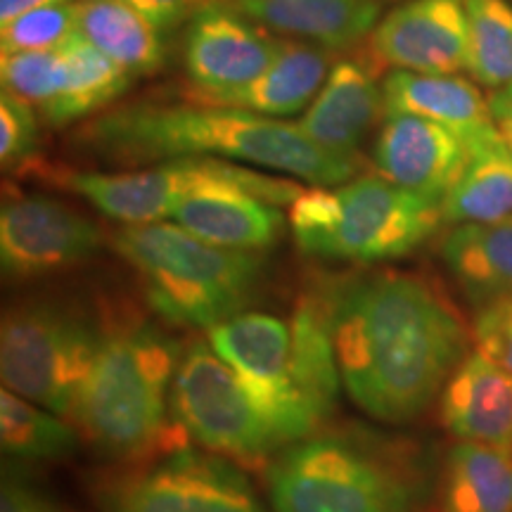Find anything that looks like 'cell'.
<instances>
[{"label":"cell","instance_id":"25","mask_svg":"<svg viewBox=\"0 0 512 512\" xmlns=\"http://www.w3.org/2000/svg\"><path fill=\"white\" fill-rule=\"evenodd\" d=\"M76 34L131 76L157 72L164 62L159 31L121 0H76Z\"/></svg>","mask_w":512,"mask_h":512},{"label":"cell","instance_id":"15","mask_svg":"<svg viewBox=\"0 0 512 512\" xmlns=\"http://www.w3.org/2000/svg\"><path fill=\"white\" fill-rule=\"evenodd\" d=\"M373 162L377 176L441 204L467 169L470 147L430 119L384 114Z\"/></svg>","mask_w":512,"mask_h":512},{"label":"cell","instance_id":"34","mask_svg":"<svg viewBox=\"0 0 512 512\" xmlns=\"http://www.w3.org/2000/svg\"><path fill=\"white\" fill-rule=\"evenodd\" d=\"M0 512H64L62 505L50 498L46 491L17 477L15 472H5Z\"/></svg>","mask_w":512,"mask_h":512},{"label":"cell","instance_id":"17","mask_svg":"<svg viewBox=\"0 0 512 512\" xmlns=\"http://www.w3.org/2000/svg\"><path fill=\"white\" fill-rule=\"evenodd\" d=\"M370 64L342 60L330 69L316 100L294 124L306 138L335 155H356L375 119L384 114L382 86Z\"/></svg>","mask_w":512,"mask_h":512},{"label":"cell","instance_id":"36","mask_svg":"<svg viewBox=\"0 0 512 512\" xmlns=\"http://www.w3.org/2000/svg\"><path fill=\"white\" fill-rule=\"evenodd\" d=\"M491 117H494V124L498 128V136L505 143V147L512 155V83L505 88H498V91L489 98Z\"/></svg>","mask_w":512,"mask_h":512},{"label":"cell","instance_id":"2","mask_svg":"<svg viewBox=\"0 0 512 512\" xmlns=\"http://www.w3.org/2000/svg\"><path fill=\"white\" fill-rule=\"evenodd\" d=\"M83 143L119 164L214 157L290 174L311 185L347 183L361 169L358 155L325 150L297 124L233 107L138 102L95 119L83 131Z\"/></svg>","mask_w":512,"mask_h":512},{"label":"cell","instance_id":"11","mask_svg":"<svg viewBox=\"0 0 512 512\" xmlns=\"http://www.w3.org/2000/svg\"><path fill=\"white\" fill-rule=\"evenodd\" d=\"M102 512H268L230 460L174 448L121 477L102 494Z\"/></svg>","mask_w":512,"mask_h":512},{"label":"cell","instance_id":"31","mask_svg":"<svg viewBox=\"0 0 512 512\" xmlns=\"http://www.w3.org/2000/svg\"><path fill=\"white\" fill-rule=\"evenodd\" d=\"M76 34V3L48 5L0 24V53L57 50Z\"/></svg>","mask_w":512,"mask_h":512},{"label":"cell","instance_id":"12","mask_svg":"<svg viewBox=\"0 0 512 512\" xmlns=\"http://www.w3.org/2000/svg\"><path fill=\"white\" fill-rule=\"evenodd\" d=\"M100 245L98 226L53 197H15L0 209V264L8 278L67 271L91 259Z\"/></svg>","mask_w":512,"mask_h":512},{"label":"cell","instance_id":"26","mask_svg":"<svg viewBox=\"0 0 512 512\" xmlns=\"http://www.w3.org/2000/svg\"><path fill=\"white\" fill-rule=\"evenodd\" d=\"M441 216L453 226L512 221V155L501 136L470 147V162L441 202Z\"/></svg>","mask_w":512,"mask_h":512},{"label":"cell","instance_id":"19","mask_svg":"<svg viewBox=\"0 0 512 512\" xmlns=\"http://www.w3.org/2000/svg\"><path fill=\"white\" fill-rule=\"evenodd\" d=\"M384 114H413L446 126L467 147L498 136L489 100L458 74H418L394 69L382 81Z\"/></svg>","mask_w":512,"mask_h":512},{"label":"cell","instance_id":"22","mask_svg":"<svg viewBox=\"0 0 512 512\" xmlns=\"http://www.w3.org/2000/svg\"><path fill=\"white\" fill-rule=\"evenodd\" d=\"M290 328L294 387L318 425H323L335 408L342 377H339L328 306L320 285L302 297Z\"/></svg>","mask_w":512,"mask_h":512},{"label":"cell","instance_id":"24","mask_svg":"<svg viewBox=\"0 0 512 512\" xmlns=\"http://www.w3.org/2000/svg\"><path fill=\"white\" fill-rule=\"evenodd\" d=\"M439 512H512V453L460 441L448 453Z\"/></svg>","mask_w":512,"mask_h":512},{"label":"cell","instance_id":"29","mask_svg":"<svg viewBox=\"0 0 512 512\" xmlns=\"http://www.w3.org/2000/svg\"><path fill=\"white\" fill-rule=\"evenodd\" d=\"M467 74L486 88L512 83V3L465 0Z\"/></svg>","mask_w":512,"mask_h":512},{"label":"cell","instance_id":"5","mask_svg":"<svg viewBox=\"0 0 512 512\" xmlns=\"http://www.w3.org/2000/svg\"><path fill=\"white\" fill-rule=\"evenodd\" d=\"M441 221L439 202L382 176L304 188L290 204V226L302 252L351 264L401 259L430 238Z\"/></svg>","mask_w":512,"mask_h":512},{"label":"cell","instance_id":"7","mask_svg":"<svg viewBox=\"0 0 512 512\" xmlns=\"http://www.w3.org/2000/svg\"><path fill=\"white\" fill-rule=\"evenodd\" d=\"M102 335L105 332L86 313L67 304L12 306L0 325V375L5 389L62 418H74Z\"/></svg>","mask_w":512,"mask_h":512},{"label":"cell","instance_id":"32","mask_svg":"<svg viewBox=\"0 0 512 512\" xmlns=\"http://www.w3.org/2000/svg\"><path fill=\"white\" fill-rule=\"evenodd\" d=\"M38 145V119L34 105L10 91L0 95V162L3 169H17L34 155Z\"/></svg>","mask_w":512,"mask_h":512},{"label":"cell","instance_id":"10","mask_svg":"<svg viewBox=\"0 0 512 512\" xmlns=\"http://www.w3.org/2000/svg\"><path fill=\"white\" fill-rule=\"evenodd\" d=\"M207 342L271 418L285 448L316 434L320 425L294 387L292 328L283 320L242 311L207 330Z\"/></svg>","mask_w":512,"mask_h":512},{"label":"cell","instance_id":"4","mask_svg":"<svg viewBox=\"0 0 512 512\" xmlns=\"http://www.w3.org/2000/svg\"><path fill=\"white\" fill-rule=\"evenodd\" d=\"M181 356L176 339L145 320L105 332L76 401V425L112 456L155 446L164 437Z\"/></svg>","mask_w":512,"mask_h":512},{"label":"cell","instance_id":"3","mask_svg":"<svg viewBox=\"0 0 512 512\" xmlns=\"http://www.w3.org/2000/svg\"><path fill=\"white\" fill-rule=\"evenodd\" d=\"M114 249L143 278L152 309L185 328L211 330L238 316L264 273L256 252L211 245L174 221L121 228Z\"/></svg>","mask_w":512,"mask_h":512},{"label":"cell","instance_id":"23","mask_svg":"<svg viewBox=\"0 0 512 512\" xmlns=\"http://www.w3.org/2000/svg\"><path fill=\"white\" fill-rule=\"evenodd\" d=\"M441 256L477 306L512 297V221L460 223L446 235Z\"/></svg>","mask_w":512,"mask_h":512},{"label":"cell","instance_id":"28","mask_svg":"<svg viewBox=\"0 0 512 512\" xmlns=\"http://www.w3.org/2000/svg\"><path fill=\"white\" fill-rule=\"evenodd\" d=\"M0 441L5 456L31 463L69 458L79 446L72 425L48 408L24 399L10 389L0 392Z\"/></svg>","mask_w":512,"mask_h":512},{"label":"cell","instance_id":"8","mask_svg":"<svg viewBox=\"0 0 512 512\" xmlns=\"http://www.w3.org/2000/svg\"><path fill=\"white\" fill-rule=\"evenodd\" d=\"M64 183L107 219L126 226L174 219L176 209L192 192L214 183H240L278 207L292 204L304 190L290 178L268 176L264 171H254L252 166L214 157L169 159L152 169L119 174L79 171L64 178Z\"/></svg>","mask_w":512,"mask_h":512},{"label":"cell","instance_id":"37","mask_svg":"<svg viewBox=\"0 0 512 512\" xmlns=\"http://www.w3.org/2000/svg\"><path fill=\"white\" fill-rule=\"evenodd\" d=\"M62 3H76V0H0V24L10 22L19 15H27L31 10L48 8V5H62Z\"/></svg>","mask_w":512,"mask_h":512},{"label":"cell","instance_id":"1","mask_svg":"<svg viewBox=\"0 0 512 512\" xmlns=\"http://www.w3.org/2000/svg\"><path fill=\"white\" fill-rule=\"evenodd\" d=\"M339 377L349 399L377 420H415L467 356L463 320L427 280L366 273L320 285Z\"/></svg>","mask_w":512,"mask_h":512},{"label":"cell","instance_id":"6","mask_svg":"<svg viewBox=\"0 0 512 512\" xmlns=\"http://www.w3.org/2000/svg\"><path fill=\"white\" fill-rule=\"evenodd\" d=\"M275 512H415L411 477L387 448L351 432L311 434L268 470Z\"/></svg>","mask_w":512,"mask_h":512},{"label":"cell","instance_id":"18","mask_svg":"<svg viewBox=\"0 0 512 512\" xmlns=\"http://www.w3.org/2000/svg\"><path fill=\"white\" fill-rule=\"evenodd\" d=\"M171 221L211 245L242 252L268 249L285 226L278 204L240 183H214L192 192Z\"/></svg>","mask_w":512,"mask_h":512},{"label":"cell","instance_id":"33","mask_svg":"<svg viewBox=\"0 0 512 512\" xmlns=\"http://www.w3.org/2000/svg\"><path fill=\"white\" fill-rule=\"evenodd\" d=\"M472 337L477 351L512 375V297L479 306Z\"/></svg>","mask_w":512,"mask_h":512},{"label":"cell","instance_id":"21","mask_svg":"<svg viewBox=\"0 0 512 512\" xmlns=\"http://www.w3.org/2000/svg\"><path fill=\"white\" fill-rule=\"evenodd\" d=\"M330 50L302 41H285L264 74L235 91L197 100V105L233 107L261 117H292L316 100L330 69Z\"/></svg>","mask_w":512,"mask_h":512},{"label":"cell","instance_id":"9","mask_svg":"<svg viewBox=\"0 0 512 512\" xmlns=\"http://www.w3.org/2000/svg\"><path fill=\"white\" fill-rule=\"evenodd\" d=\"M171 408L181 430L211 453L259 463L285 448L271 418L209 342L183 351Z\"/></svg>","mask_w":512,"mask_h":512},{"label":"cell","instance_id":"38","mask_svg":"<svg viewBox=\"0 0 512 512\" xmlns=\"http://www.w3.org/2000/svg\"><path fill=\"white\" fill-rule=\"evenodd\" d=\"M510 3H512V0H510Z\"/></svg>","mask_w":512,"mask_h":512},{"label":"cell","instance_id":"35","mask_svg":"<svg viewBox=\"0 0 512 512\" xmlns=\"http://www.w3.org/2000/svg\"><path fill=\"white\" fill-rule=\"evenodd\" d=\"M121 3L143 15L159 34L181 27L183 22H190L204 5L202 0H121Z\"/></svg>","mask_w":512,"mask_h":512},{"label":"cell","instance_id":"14","mask_svg":"<svg viewBox=\"0 0 512 512\" xmlns=\"http://www.w3.org/2000/svg\"><path fill=\"white\" fill-rule=\"evenodd\" d=\"M377 69L458 74L467 69L465 0H406L370 31Z\"/></svg>","mask_w":512,"mask_h":512},{"label":"cell","instance_id":"27","mask_svg":"<svg viewBox=\"0 0 512 512\" xmlns=\"http://www.w3.org/2000/svg\"><path fill=\"white\" fill-rule=\"evenodd\" d=\"M60 53L67 74H64L60 98L43 114L48 124L67 126L83 117H91V114L105 110L128 88L131 74L81 34L69 38Z\"/></svg>","mask_w":512,"mask_h":512},{"label":"cell","instance_id":"16","mask_svg":"<svg viewBox=\"0 0 512 512\" xmlns=\"http://www.w3.org/2000/svg\"><path fill=\"white\" fill-rule=\"evenodd\" d=\"M441 422L460 441L512 453V375L470 351L441 392Z\"/></svg>","mask_w":512,"mask_h":512},{"label":"cell","instance_id":"13","mask_svg":"<svg viewBox=\"0 0 512 512\" xmlns=\"http://www.w3.org/2000/svg\"><path fill=\"white\" fill-rule=\"evenodd\" d=\"M285 41L254 27L238 10L223 3H204L188 22L183 38V64L202 100L247 86L271 67Z\"/></svg>","mask_w":512,"mask_h":512},{"label":"cell","instance_id":"20","mask_svg":"<svg viewBox=\"0 0 512 512\" xmlns=\"http://www.w3.org/2000/svg\"><path fill=\"white\" fill-rule=\"evenodd\" d=\"M261 27L325 50L356 46L375 29L377 0H230Z\"/></svg>","mask_w":512,"mask_h":512},{"label":"cell","instance_id":"30","mask_svg":"<svg viewBox=\"0 0 512 512\" xmlns=\"http://www.w3.org/2000/svg\"><path fill=\"white\" fill-rule=\"evenodd\" d=\"M64 57L57 50L34 53H10L0 57V81L3 91L27 100L46 114L64 88Z\"/></svg>","mask_w":512,"mask_h":512}]
</instances>
